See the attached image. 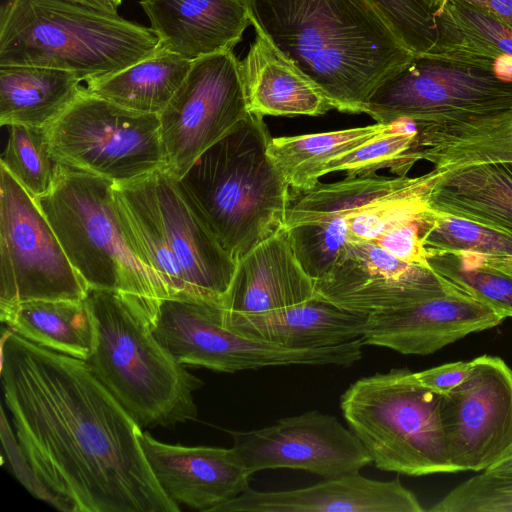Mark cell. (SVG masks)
I'll return each instance as SVG.
<instances>
[{
    "label": "cell",
    "instance_id": "1",
    "mask_svg": "<svg viewBox=\"0 0 512 512\" xmlns=\"http://www.w3.org/2000/svg\"><path fill=\"white\" fill-rule=\"evenodd\" d=\"M1 381L17 441L65 512H178L139 442L142 428L86 361L9 328Z\"/></svg>",
    "mask_w": 512,
    "mask_h": 512
},
{
    "label": "cell",
    "instance_id": "2",
    "mask_svg": "<svg viewBox=\"0 0 512 512\" xmlns=\"http://www.w3.org/2000/svg\"><path fill=\"white\" fill-rule=\"evenodd\" d=\"M256 34L309 77L334 109L364 113L414 54L371 0H242Z\"/></svg>",
    "mask_w": 512,
    "mask_h": 512
},
{
    "label": "cell",
    "instance_id": "3",
    "mask_svg": "<svg viewBox=\"0 0 512 512\" xmlns=\"http://www.w3.org/2000/svg\"><path fill=\"white\" fill-rule=\"evenodd\" d=\"M364 113L380 124L412 120L410 153L446 146L512 116V61L414 55L379 85Z\"/></svg>",
    "mask_w": 512,
    "mask_h": 512
},
{
    "label": "cell",
    "instance_id": "4",
    "mask_svg": "<svg viewBox=\"0 0 512 512\" xmlns=\"http://www.w3.org/2000/svg\"><path fill=\"white\" fill-rule=\"evenodd\" d=\"M117 216L135 256L168 297L220 302L237 262L223 249L178 179L163 168L114 183Z\"/></svg>",
    "mask_w": 512,
    "mask_h": 512
},
{
    "label": "cell",
    "instance_id": "5",
    "mask_svg": "<svg viewBox=\"0 0 512 512\" xmlns=\"http://www.w3.org/2000/svg\"><path fill=\"white\" fill-rule=\"evenodd\" d=\"M271 138L250 112L178 179L236 262L285 228L290 187L268 153Z\"/></svg>",
    "mask_w": 512,
    "mask_h": 512
},
{
    "label": "cell",
    "instance_id": "6",
    "mask_svg": "<svg viewBox=\"0 0 512 512\" xmlns=\"http://www.w3.org/2000/svg\"><path fill=\"white\" fill-rule=\"evenodd\" d=\"M158 47L150 27L68 0H6L0 9V66L60 69L87 83Z\"/></svg>",
    "mask_w": 512,
    "mask_h": 512
},
{
    "label": "cell",
    "instance_id": "7",
    "mask_svg": "<svg viewBox=\"0 0 512 512\" xmlns=\"http://www.w3.org/2000/svg\"><path fill=\"white\" fill-rule=\"evenodd\" d=\"M95 340L89 368L141 428L194 420L203 381L177 362L129 296L88 287Z\"/></svg>",
    "mask_w": 512,
    "mask_h": 512
},
{
    "label": "cell",
    "instance_id": "8",
    "mask_svg": "<svg viewBox=\"0 0 512 512\" xmlns=\"http://www.w3.org/2000/svg\"><path fill=\"white\" fill-rule=\"evenodd\" d=\"M113 185L60 163L52 189L34 201L88 287L131 294L145 312L156 310L166 291L129 247L118 220Z\"/></svg>",
    "mask_w": 512,
    "mask_h": 512
},
{
    "label": "cell",
    "instance_id": "9",
    "mask_svg": "<svg viewBox=\"0 0 512 512\" xmlns=\"http://www.w3.org/2000/svg\"><path fill=\"white\" fill-rule=\"evenodd\" d=\"M440 399L414 372L392 369L353 382L342 394L340 408L376 468L408 476L455 473L445 446Z\"/></svg>",
    "mask_w": 512,
    "mask_h": 512
},
{
    "label": "cell",
    "instance_id": "10",
    "mask_svg": "<svg viewBox=\"0 0 512 512\" xmlns=\"http://www.w3.org/2000/svg\"><path fill=\"white\" fill-rule=\"evenodd\" d=\"M152 333L182 365L234 373L290 365L351 366L362 358V338L324 348L290 349L251 338L223 321V304L203 298L156 302Z\"/></svg>",
    "mask_w": 512,
    "mask_h": 512
},
{
    "label": "cell",
    "instance_id": "11",
    "mask_svg": "<svg viewBox=\"0 0 512 512\" xmlns=\"http://www.w3.org/2000/svg\"><path fill=\"white\" fill-rule=\"evenodd\" d=\"M47 130L59 163L114 183L164 167L159 115L124 108L86 87Z\"/></svg>",
    "mask_w": 512,
    "mask_h": 512
},
{
    "label": "cell",
    "instance_id": "12",
    "mask_svg": "<svg viewBox=\"0 0 512 512\" xmlns=\"http://www.w3.org/2000/svg\"><path fill=\"white\" fill-rule=\"evenodd\" d=\"M87 290L32 196L0 165V308L84 300Z\"/></svg>",
    "mask_w": 512,
    "mask_h": 512
},
{
    "label": "cell",
    "instance_id": "13",
    "mask_svg": "<svg viewBox=\"0 0 512 512\" xmlns=\"http://www.w3.org/2000/svg\"><path fill=\"white\" fill-rule=\"evenodd\" d=\"M249 113L240 61L233 51L194 60L159 114L163 169L180 179L205 150Z\"/></svg>",
    "mask_w": 512,
    "mask_h": 512
},
{
    "label": "cell",
    "instance_id": "14",
    "mask_svg": "<svg viewBox=\"0 0 512 512\" xmlns=\"http://www.w3.org/2000/svg\"><path fill=\"white\" fill-rule=\"evenodd\" d=\"M440 417L454 471L490 468L512 450V369L497 356L471 360L467 378L441 394Z\"/></svg>",
    "mask_w": 512,
    "mask_h": 512
},
{
    "label": "cell",
    "instance_id": "15",
    "mask_svg": "<svg viewBox=\"0 0 512 512\" xmlns=\"http://www.w3.org/2000/svg\"><path fill=\"white\" fill-rule=\"evenodd\" d=\"M230 434L232 449L250 475L266 469L289 468L331 478L359 472L371 463L350 429L335 416L316 410Z\"/></svg>",
    "mask_w": 512,
    "mask_h": 512
},
{
    "label": "cell",
    "instance_id": "16",
    "mask_svg": "<svg viewBox=\"0 0 512 512\" xmlns=\"http://www.w3.org/2000/svg\"><path fill=\"white\" fill-rule=\"evenodd\" d=\"M456 289L431 268L401 261L373 241H348L315 280L316 297L367 316Z\"/></svg>",
    "mask_w": 512,
    "mask_h": 512
},
{
    "label": "cell",
    "instance_id": "17",
    "mask_svg": "<svg viewBox=\"0 0 512 512\" xmlns=\"http://www.w3.org/2000/svg\"><path fill=\"white\" fill-rule=\"evenodd\" d=\"M504 319L487 304L457 288L444 295L369 315L361 338L365 345L405 355H428L471 333L498 326Z\"/></svg>",
    "mask_w": 512,
    "mask_h": 512
},
{
    "label": "cell",
    "instance_id": "18",
    "mask_svg": "<svg viewBox=\"0 0 512 512\" xmlns=\"http://www.w3.org/2000/svg\"><path fill=\"white\" fill-rule=\"evenodd\" d=\"M139 442L159 485L178 505L213 512L249 487L251 475L232 447L171 445L143 431Z\"/></svg>",
    "mask_w": 512,
    "mask_h": 512
},
{
    "label": "cell",
    "instance_id": "19",
    "mask_svg": "<svg viewBox=\"0 0 512 512\" xmlns=\"http://www.w3.org/2000/svg\"><path fill=\"white\" fill-rule=\"evenodd\" d=\"M416 495L396 480L379 481L359 472L287 491L248 487L213 512H423Z\"/></svg>",
    "mask_w": 512,
    "mask_h": 512
},
{
    "label": "cell",
    "instance_id": "20",
    "mask_svg": "<svg viewBox=\"0 0 512 512\" xmlns=\"http://www.w3.org/2000/svg\"><path fill=\"white\" fill-rule=\"evenodd\" d=\"M159 46L189 61L232 51L251 25L242 0H139Z\"/></svg>",
    "mask_w": 512,
    "mask_h": 512
},
{
    "label": "cell",
    "instance_id": "21",
    "mask_svg": "<svg viewBox=\"0 0 512 512\" xmlns=\"http://www.w3.org/2000/svg\"><path fill=\"white\" fill-rule=\"evenodd\" d=\"M315 296V281L299 263L284 228L237 262L223 309L229 315L261 314Z\"/></svg>",
    "mask_w": 512,
    "mask_h": 512
},
{
    "label": "cell",
    "instance_id": "22",
    "mask_svg": "<svg viewBox=\"0 0 512 512\" xmlns=\"http://www.w3.org/2000/svg\"><path fill=\"white\" fill-rule=\"evenodd\" d=\"M367 318L316 296L261 314L229 315L223 309V321L233 330L290 349L324 348L361 338Z\"/></svg>",
    "mask_w": 512,
    "mask_h": 512
},
{
    "label": "cell",
    "instance_id": "23",
    "mask_svg": "<svg viewBox=\"0 0 512 512\" xmlns=\"http://www.w3.org/2000/svg\"><path fill=\"white\" fill-rule=\"evenodd\" d=\"M240 68L251 113L319 116L334 109L309 77L258 34Z\"/></svg>",
    "mask_w": 512,
    "mask_h": 512
},
{
    "label": "cell",
    "instance_id": "24",
    "mask_svg": "<svg viewBox=\"0 0 512 512\" xmlns=\"http://www.w3.org/2000/svg\"><path fill=\"white\" fill-rule=\"evenodd\" d=\"M438 171L428 198L431 210L512 237V163H479Z\"/></svg>",
    "mask_w": 512,
    "mask_h": 512
},
{
    "label": "cell",
    "instance_id": "25",
    "mask_svg": "<svg viewBox=\"0 0 512 512\" xmlns=\"http://www.w3.org/2000/svg\"><path fill=\"white\" fill-rule=\"evenodd\" d=\"M69 71L0 66V124L49 127L85 89Z\"/></svg>",
    "mask_w": 512,
    "mask_h": 512
},
{
    "label": "cell",
    "instance_id": "26",
    "mask_svg": "<svg viewBox=\"0 0 512 512\" xmlns=\"http://www.w3.org/2000/svg\"><path fill=\"white\" fill-rule=\"evenodd\" d=\"M14 333L45 348L81 360L91 356L95 332L86 300H31L0 308Z\"/></svg>",
    "mask_w": 512,
    "mask_h": 512
},
{
    "label": "cell",
    "instance_id": "27",
    "mask_svg": "<svg viewBox=\"0 0 512 512\" xmlns=\"http://www.w3.org/2000/svg\"><path fill=\"white\" fill-rule=\"evenodd\" d=\"M192 62L159 46L149 57L87 82L86 90L124 108L159 115L186 78Z\"/></svg>",
    "mask_w": 512,
    "mask_h": 512
},
{
    "label": "cell",
    "instance_id": "28",
    "mask_svg": "<svg viewBox=\"0 0 512 512\" xmlns=\"http://www.w3.org/2000/svg\"><path fill=\"white\" fill-rule=\"evenodd\" d=\"M436 28V43L426 54L493 63L512 60V28L479 8L443 0Z\"/></svg>",
    "mask_w": 512,
    "mask_h": 512
},
{
    "label": "cell",
    "instance_id": "29",
    "mask_svg": "<svg viewBox=\"0 0 512 512\" xmlns=\"http://www.w3.org/2000/svg\"><path fill=\"white\" fill-rule=\"evenodd\" d=\"M394 124L368 125L330 132L271 138L268 153L291 191L319 183L325 166L391 129Z\"/></svg>",
    "mask_w": 512,
    "mask_h": 512
},
{
    "label": "cell",
    "instance_id": "30",
    "mask_svg": "<svg viewBox=\"0 0 512 512\" xmlns=\"http://www.w3.org/2000/svg\"><path fill=\"white\" fill-rule=\"evenodd\" d=\"M411 177L380 176L376 173L347 176L333 183H318L305 191H291L285 229L330 216H348L357 208L411 181Z\"/></svg>",
    "mask_w": 512,
    "mask_h": 512
},
{
    "label": "cell",
    "instance_id": "31",
    "mask_svg": "<svg viewBox=\"0 0 512 512\" xmlns=\"http://www.w3.org/2000/svg\"><path fill=\"white\" fill-rule=\"evenodd\" d=\"M439 171L413 177L406 185L385 194L347 216L348 241H374L386 231L422 218L430 209L428 198Z\"/></svg>",
    "mask_w": 512,
    "mask_h": 512
},
{
    "label": "cell",
    "instance_id": "32",
    "mask_svg": "<svg viewBox=\"0 0 512 512\" xmlns=\"http://www.w3.org/2000/svg\"><path fill=\"white\" fill-rule=\"evenodd\" d=\"M8 127L0 165L33 199L48 193L56 181L60 163L51 153L47 127L18 124Z\"/></svg>",
    "mask_w": 512,
    "mask_h": 512
},
{
    "label": "cell",
    "instance_id": "33",
    "mask_svg": "<svg viewBox=\"0 0 512 512\" xmlns=\"http://www.w3.org/2000/svg\"><path fill=\"white\" fill-rule=\"evenodd\" d=\"M431 269L459 290L512 317V278L493 270L474 252L427 253Z\"/></svg>",
    "mask_w": 512,
    "mask_h": 512
},
{
    "label": "cell",
    "instance_id": "34",
    "mask_svg": "<svg viewBox=\"0 0 512 512\" xmlns=\"http://www.w3.org/2000/svg\"><path fill=\"white\" fill-rule=\"evenodd\" d=\"M427 253L474 252L512 256V237L456 216L428 210L421 224Z\"/></svg>",
    "mask_w": 512,
    "mask_h": 512
},
{
    "label": "cell",
    "instance_id": "35",
    "mask_svg": "<svg viewBox=\"0 0 512 512\" xmlns=\"http://www.w3.org/2000/svg\"><path fill=\"white\" fill-rule=\"evenodd\" d=\"M416 134L417 126L412 120L406 119L404 124L398 121L386 132L330 161L323 175L340 171L352 177L390 168L399 176H404V158L413 148Z\"/></svg>",
    "mask_w": 512,
    "mask_h": 512
},
{
    "label": "cell",
    "instance_id": "36",
    "mask_svg": "<svg viewBox=\"0 0 512 512\" xmlns=\"http://www.w3.org/2000/svg\"><path fill=\"white\" fill-rule=\"evenodd\" d=\"M419 160L433 163L434 169L440 171L470 164L512 163V116L488 131L441 148L424 149L408 156L411 166Z\"/></svg>",
    "mask_w": 512,
    "mask_h": 512
},
{
    "label": "cell",
    "instance_id": "37",
    "mask_svg": "<svg viewBox=\"0 0 512 512\" xmlns=\"http://www.w3.org/2000/svg\"><path fill=\"white\" fill-rule=\"evenodd\" d=\"M286 231L299 263L314 281L332 267L348 242L346 216H331Z\"/></svg>",
    "mask_w": 512,
    "mask_h": 512
},
{
    "label": "cell",
    "instance_id": "38",
    "mask_svg": "<svg viewBox=\"0 0 512 512\" xmlns=\"http://www.w3.org/2000/svg\"><path fill=\"white\" fill-rule=\"evenodd\" d=\"M431 512H512V470H483L428 509Z\"/></svg>",
    "mask_w": 512,
    "mask_h": 512
},
{
    "label": "cell",
    "instance_id": "39",
    "mask_svg": "<svg viewBox=\"0 0 512 512\" xmlns=\"http://www.w3.org/2000/svg\"><path fill=\"white\" fill-rule=\"evenodd\" d=\"M401 43L414 55L431 51L443 0H371Z\"/></svg>",
    "mask_w": 512,
    "mask_h": 512
},
{
    "label": "cell",
    "instance_id": "40",
    "mask_svg": "<svg viewBox=\"0 0 512 512\" xmlns=\"http://www.w3.org/2000/svg\"><path fill=\"white\" fill-rule=\"evenodd\" d=\"M1 439L3 452L15 477L36 498L58 510L65 511L62 501L42 482L25 457L1 409Z\"/></svg>",
    "mask_w": 512,
    "mask_h": 512
},
{
    "label": "cell",
    "instance_id": "41",
    "mask_svg": "<svg viewBox=\"0 0 512 512\" xmlns=\"http://www.w3.org/2000/svg\"><path fill=\"white\" fill-rule=\"evenodd\" d=\"M423 217L392 228L373 242L401 261L431 268L421 237Z\"/></svg>",
    "mask_w": 512,
    "mask_h": 512
},
{
    "label": "cell",
    "instance_id": "42",
    "mask_svg": "<svg viewBox=\"0 0 512 512\" xmlns=\"http://www.w3.org/2000/svg\"><path fill=\"white\" fill-rule=\"evenodd\" d=\"M471 361H458L414 372L416 380L426 388L445 394L458 387L469 375Z\"/></svg>",
    "mask_w": 512,
    "mask_h": 512
},
{
    "label": "cell",
    "instance_id": "43",
    "mask_svg": "<svg viewBox=\"0 0 512 512\" xmlns=\"http://www.w3.org/2000/svg\"><path fill=\"white\" fill-rule=\"evenodd\" d=\"M479 8L512 28V0H457Z\"/></svg>",
    "mask_w": 512,
    "mask_h": 512
},
{
    "label": "cell",
    "instance_id": "44",
    "mask_svg": "<svg viewBox=\"0 0 512 512\" xmlns=\"http://www.w3.org/2000/svg\"><path fill=\"white\" fill-rule=\"evenodd\" d=\"M481 261L487 267L512 278V256H491L481 254Z\"/></svg>",
    "mask_w": 512,
    "mask_h": 512
},
{
    "label": "cell",
    "instance_id": "45",
    "mask_svg": "<svg viewBox=\"0 0 512 512\" xmlns=\"http://www.w3.org/2000/svg\"><path fill=\"white\" fill-rule=\"evenodd\" d=\"M71 2L80 3L83 5L91 6L96 9L106 11L109 13H117V6L113 0H68Z\"/></svg>",
    "mask_w": 512,
    "mask_h": 512
},
{
    "label": "cell",
    "instance_id": "46",
    "mask_svg": "<svg viewBox=\"0 0 512 512\" xmlns=\"http://www.w3.org/2000/svg\"><path fill=\"white\" fill-rule=\"evenodd\" d=\"M488 470H512V450Z\"/></svg>",
    "mask_w": 512,
    "mask_h": 512
},
{
    "label": "cell",
    "instance_id": "47",
    "mask_svg": "<svg viewBox=\"0 0 512 512\" xmlns=\"http://www.w3.org/2000/svg\"><path fill=\"white\" fill-rule=\"evenodd\" d=\"M123 0H113V2L115 3V5L118 7L119 5H121Z\"/></svg>",
    "mask_w": 512,
    "mask_h": 512
}]
</instances>
